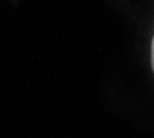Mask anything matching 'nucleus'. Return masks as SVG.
Masks as SVG:
<instances>
[{
    "label": "nucleus",
    "instance_id": "f257e3e1",
    "mask_svg": "<svg viewBox=\"0 0 154 138\" xmlns=\"http://www.w3.org/2000/svg\"><path fill=\"white\" fill-rule=\"evenodd\" d=\"M151 68L154 71V36H153V40H151Z\"/></svg>",
    "mask_w": 154,
    "mask_h": 138
}]
</instances>
